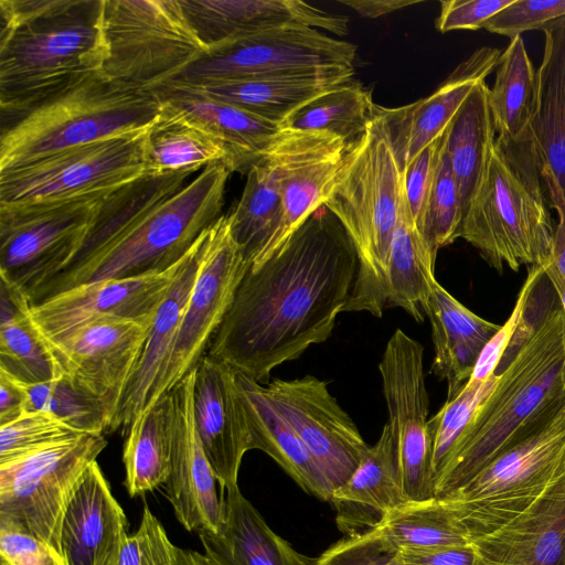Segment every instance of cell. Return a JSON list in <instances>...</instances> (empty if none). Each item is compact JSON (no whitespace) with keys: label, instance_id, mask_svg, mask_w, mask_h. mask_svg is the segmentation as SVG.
Listing matches in <instances>:
<instances>
[{"label":"cell","instance_id":"obj_48","mask_svg":"<svg viewBox=\"0 0 565 565\" xmlns=\"http://www.w3.org/2000/svg\"><path fill=\"white\" fill-rule=\"evenodd\" d=\"M565 15V0H513L483 25L491 33L511 39L530 30H542L551 21Z\"/></svg>","mask_w":565,"mask_h":565},{"label":"cell","instance_id":"obj_44","mask_svg":"<svg viewBox=\"0 0 565 565\" xmlns=\"http://www.w3.org/2000/svg\"><path fill=\"white\" fill-rule=\"evenodd\" d=\"M498 380L499 375L495 374L486 381L468 380L460 392L455 397L446 399L437 414L428 419L433 440L435 484L482 405L493 392Z\"/></svg>","mask_w":565,"mask_h":565},{"label":"cell","instance_id":"obj_7","mask_svg":"<svg viewBox=\"0 0 565 565\" xmlns=\"http://www.w3.org/2000/svg\"><path fill=\"white\" fill-rule=\"evenodd\" d=\"M161 100L103 72L33 108L3 130L0 171L65 149L146 130Z\"/></svg>","mask_w":565,"mask_h":565},{"label":"cell","instance_id":"obj_14","mask_svg":"<svg viewBox=\"0 0 565 565\" xmlns=\"http://www.w3.org/2000/svg\"><path fill=\"white\" fill-rule=\"evenodd\" d=\"M249 267L250 263L232 235L228 216L223 214L207 228L199 273L168 364L147 407L171 392L196 366Z\"/></svg>","mask_w":565,"mask_h":565},{"label":"cell","instance_id":"obj_35","mask_svg":"<svg viewBox=\"0 0 565 565\" xmlns=\"http://www.w3.org/2000/svg\"><path fill=\"white\" fill-rule=\"evenodd\" d=\"M174 434L172 393L161 395L128 427L122 461L125 486L130 497L166 483L171 470Z\"/></svg>","mask_w":565,"mask_h":565},{"label":"cell","instance_id":"obj_4","mask_svg":"<svg viewBox=\"0 0 565 565\" xmlns=\"http://www.w3.org/2000/svg\"><path fill=\"white\" fill-rule=\"evenodd\" d=\"M231 173L223 162L206 166L189 184L136 217L89 256L28 291L29 303L84 284L171 268L222 216Z\"/></svg>","mask_w":565,"mask_h":565},{"label":"cell","instance_id":"obj_43","mask_svg":"<svg viewBox=\"0 0 565 565\" xmlns=\"http://www.w3.org/2000/svg\"><path fill=\"white\" fill-rule=\"evenodd\" d=\"M20 384L25 395V413L50 414L82 434L107 433V411L68 374L62 372L49 381Z\"/></svg>","mask_w":565,"mask_h":565},{"label":"cell","instance_id":"obj_10","mask_svg":"<svg viewBox=\"0 0 565 565\" xmlns=\"http://www.w3.org/2000/svg\"><path fill=\"white\" fill-rule=\"evenodd\" d=\"M146 130L65 149L0 171V204L65 201L109 192L134 181L145 172Z\"/></svg>","mask_w":565,"mask_h":565},{"label":"cell","instance_id":"obj_42","mask_svg":"<svg viewBox=\"0 0 565 565\" xmlns=\"http://www.w3.org/2000/svg\"><path fill=\"white\" fill-rule=\"evenodd\" d=\"M374 113L372 92L352 78L294 111L280 128L327 131L350 145L366 131Z\"/></svg>","mask_w":565,"mask_h":565},{"label":"cell","instance_id":"obj_40","mask_svg":"<svg viewBox=\"0 0 565 565\" xmlns=\"http://www.w3.org/2000/svg\"><path fill=\"white\" fill-rule=\"evenodd\" d=\"M227 216L232 235L252 265L275 235L281 216L277 171L267 149L248 169L242 196Z\"/></svg>","mask_w":565,"mask_h":565},{"label":"cell","instance_id":"obj_19","mask_svg":"<svg viewBox=\"0 0 565 565\" xmlns=\"http://www.w3.org/2000/svg\"><path fill=\"white\" fill-rule=\"evenodd\" d=\"M181 259L162 273L99 280L63 290L30 306L29 317L44 343L103 319L151 322Z\"/></svg>","mask_w":565,"mask_h":565},{"label":"cell","instance_id":"obj_23","mask_svg":"<svg viewBox=\"0 0 565 565\" xmlns=\"http://www.w3.org/2000/svg\"><path fill=\"white\" fill-rule=\"evenodd\" d=\"M127 525L126 514L95 460L77 482L62 518L61 565H117Z\"/></svg>","mask_w":565,"mask_h":565},{"label":"cell","instance_id":"obj_33","mask_svg":"<svg viewBox=\"0 0 565 565\" xmlns=\"http://www.w3.org/2000/svg\"><path fill=\"white\" fill-rule=\"evenodd\" d=\"M199 120L226 147L232 171L247 173L280 131V125L236 106L207 97L191 87L163 83L151 89Z\"/></svg>","mask_w":565,"mask_h":565},{"label":"cell","instance_id":"obj_13","mask_svg":"<svg viewBox=\"0 0 565 565\" xmlns=\"http://www.w3.org/2000/svg\"><path fill=\"white\" fill-rule=\"evenodd\" d=\"M355 54L356 46L350 42L315 28L289 25L209 47L168 82L200 85L281 76L330 65L353 66Z\"/></svg>","mask_w":565,"mask_h":565},{"label":"cell","instance_id":"obj_39","mask_svg":"<svg viewBox=\"0 0 565 565\" xmlns=\"http://www.w3.org/2000/svg\"><path fill=\"white\" fill-rule=\"evenodd\" d=\"M30 303L17 288L1 281L0 370L32 384L62 373L29 317Z\"/></svg>","mask_w":565,"mask_h":565},{"label":"cell","instance_id":"obj_50","mask_svg":"<svg viewBox=\"0 0 565 565\" xmlns=\"http://www.w3.org/2000/svg\"><path fill=\"white\" fill-rule=\"evenodd\" d=\"M315 565H402L398 552L387 546L371 531L347 535L330 545Z\"/></svg>","mask_w":565,"mask_h":565},{"label":"cell","instance_id":"obj_51","mask_svg":"<svg viewBox=\"0 0 565 565\" xmlns=\"http://www.w3.org/2000/svg\"><path fill=\"white\" fill-rule=\"evenodd\" d=\"M1 565H61L53 551L23 526L0 519Z\"/></svg>","mask_w":565,"mask_h":565},{"label":"cell","instance_id":"obj_49","mask_svg":"<svg viewBox=\"0 0 565 565\" xmlns=\"http://www.w3.org/2000/svg\"><path fill=\"white\" fill-rule=\"evenodd\" d=\"M543 275L544 265L530 267L526 279L522 286L509 319L503 326H501L499 331L490 339V341L481 351L469 380L477 382L486 381L495 373L521 323L531 291L535 282Z\"/></svg>","mask_w":565,"mask_h":565},{"label":"cell","instance_id":"obj_25","mask_svg":"<svg viewBox=\"0 0 565 565\" xmlns=\"http://www.w3.org/2000/svg\"><path fill=\"white\" fill-rule=\"evenodd\" d=\"M471 545L472 565H565V478Z\"/></svg>","mask_w":565,"mask_h":565},{"label":"cell","instance_id":"obj_54","mask_svg":"<svg viewBox=\"0 0 565 565\" xmlns=\"http://www.w3.org/2000/svg\"><path fill=\"white\" fill-rule=\"evenodd\" d=\"M402 565H472L475 551L470 544L431 551H398Z\"/></svg>","mask_w":565,"mask_h":565},{"label":"cell","instance_id":"obj_3","mask_svg":"<svg viewBox=\"0 0 565 565\" xmlns=\"http://www.w3.org/2000/svg\"><path fill=\"white\" fill-rule=\"evenodd\" d=\"M456 452L440 472L435 497L461 488L536 420L565 402V313L546 310L502 370Z\"/></svg>","mask_w":565,"mask_h":565},{"label":"cell","instance_id":"obj_1","mask_svg":"<svg viewBox=\"0 0 565 565\" xmlns=\"http://www.w3.org/2000/svg\"><path fill=\"white\" fill-rule=\"evenodd\" d=\"M358 269L342 224L320 206L275 254L249 267L206 354L267 381L274 369L332 334Z\"/></svg>","mask_w":565,"mask_h":565},{"label":"cell","instance_id":"obj_38","mask_svg":"<svg viewBox=\"0 0 565 565\" xmlns=\"http://www.w3.org/2000/svg\"><path fill=\"white\" fill-rule=\"evenodd\" d=\"M370 531L397 552L431 551L471 542L455 513L436 497L397 505Z\"/></svg>","mask_w":565,"mask_h":565},{"label":"cell","instance_id":"obj_27","mask_svg":"<svg viewBox=\"0 0 565 565\" xmlns=\"http://www.w3.org/2000/svg\"><path fill=\"white\" fill-rule=\"evenodd\" d=\"M544 49L529 132L551 207L565 203V15L542 28Z\"/></svg>","mask_w":565,"mask_h":565},{"label":"cell","instance_id":"obj_56","mask_svg":"<svg viewBox=\"0 0 565 565\" xmlns=\"http://www.w3.org/2000/svg\"><path fill=\"white\" fill-rule=\"evenodd\" d=\"M25 413V395L20 382L0 370V425Z\"/></svg>","mask_w":565,"mask_h":565},{"label":"cell","instance_id":"obj_26","mask_svg":"<svg viewBox=\"0 0 565 565\" xmlns=\"http://www.w3.org/2000/svg\"><path fill=\"white\" fill-rule=\"evenodd\" d=\"M206 232L182 257L149 329L138 365L107 433L129 427L145 411L168 364L182 316L201 265Z\"/></svg>","mask_w":565,"mask_h":565},{"label":"cell","instance_id":"obj_9","mask_svg":"<svg viewBox=\"0 0 565 565\" xmlns=\"http://www.w3.org/2000/svg\"><path fill=\"white\" fill-rule=\"evenodd\" d=\"M103 73L153 89L206 53L180 0H105Z\"/></svg>","mask_w":565,"mask_h":565},{"label":"cell","instance_id":"obj_57","mask_svg":"<svg viewBox=\"0 0 565 565\" xmlns=\"http://www.w3.org/2000/svg\"><path fill=\"white\" fill-rule=\"evenodd\" d=\"M361 17L376 19L403 8L420 3V0H339Z\"/></svg>","mask_w":565,"mask_h":565},{"label":"cell","instance_id":"obj_24","mask_svg":"<svg viewBox=\"0 0 565 565\" xmlns=\"http://www.w3.org/2000/svg\"><path fill=\"white\" fill-rule=\"evenodd\" d=\"M180 3L207 49L289 25L323 29L339 36L349 31L347 17L300 0H180Z\"/></svg>","mask_w":565,"mask_h":565},{"label":"cell","instance_id":"obj_21","mask_svg":"<svg viewBox=\"0 0 565 565\" xmlns=\"http://www.w3.org/2000/svg\"><path fill=\"white\" fill-rule=\"evenodd\" d=\"M193 407L196 429L221 491L238 486L250 438L235 370L204 354L194 367Z\"/></svg>","mask_w":565,"mask_h":565},{"label":"cell","instance_id":"obj_45","mask_svg":"<svg viewBox=\"0 0 565 565\" xmlns=\"http://www.w3.org/2000/svg\"><path fill=\"white\" fill-rule=\"evenodd\" d=\"M462 210L449 156L445 131L434 182L425 209L420 232L433 254L459 238Z\"/></svg>","mask_w":565,"mask_h":565},{"label":"cell","instance_id":"obj_36","mask_svg":"<svg viewBox=\"0 0 565 565\" xmlns=\"http://www.w3.org/2000/svg\"><path fill=\"white\" fill-rule=\"evenodd\" d=\"M436 256L417 228L405 191L392 236L387 267V306L399 307L424 321L435 278Z\"/></svg>","mask_w":565,"mask_h":565},{"label":"cell","instance_id":"obj_37","mask_svg":"<svg viewBox=\"0 0 565 565\" xmlns=\"http://www.w3.org/2000/svg\"><path fill=\"white\" fill-rule=\"evenodd\" d=\"M488 94L486 82L478 84L445 130V146L462 216L481 180L497 138Z\"/></svg>","mask_w":565,"mask_h":565},{"label":"cell","instance_id":"obj_55","mask_svg":"<svg viewBox=\"0 0 565 565\" xmlns=\"http://www.w3.org/2000/svg\"><path fill=\"white\" fill-rule=\"evenodd\" d=\"M552 209L556 210L557 224L544 274L555 292H558L565 289V203L558 202Z\"/></svg>","mask_w":565,"mask_h":565},{"label":"cell","instance_id":"obj_11","mask_svg":"<svg viewBox=\"0 0 565 565\" xmlns=\"http://www.w3.org/2000/svg\"><path fill=\"white\" fill-rule=\"evenodd\" d=\"M106 446L103 434H83L1 462L0 519L30 531L60 562L58 533L64 511L84 471Z\"/></svg>","mask_w":565,"mask_h":565},{"label":"cell","instance_id":"obj_47","mask_svg":"<svg viewBox=\"0 0 565 565\" xmlns=\"http://www.w3.org/2000/svg\"><path fill=\"white\" fill-rule=\"evenodd\" d=\"M178 551L161 522L145 504L139 527L127 536L117 565H175Z\"/></svg>","mask_w":565,"mask_h":565},{"label":"cell","instance_id":"obj_18","mask_svg":"<svg viewBox=\"0 0 565 565\" xmlns=\"http://www.w3.org/2000/svg\"><path fill=\"white\" fill-rule=\"evenodd\" d=\"M151 322L103 319L45 343L61 371L103 404L109 426L138 365Z\"/></svg>","mask_w":565,"mask_h":565},{"label":"cell","instance_id":"obj_30","mask_svg":"<svg viewBox=\"0 0 565 565\" xmlns=\"http://www.w3.org/2000/svg\"><path fill=\"white\" fill-rule=\"evenodd\" d=\"M406 501L395 441L386 423L349 480L333 490L330 502L339 529L353 535L372 530L390 510Z\"/></svg>","mask_w":565,"mask_h":565},{"label":"cell","instance_id":"obj_34","mask_svg":"<svg viewBox=\"0 0 565 565\" xmlns=\"http://www.w3.org/2000/svg\"><path fill=\"white\" fill-rule=\"evenodd\" d=\"M143 160L145 174L193 173L214 162H223L232 171L224 143L167 100H161L158 115L146 130Z\"/></svg>","mask_w":565,"mask_h":565},{"label":"cell","instance_id":"obj_53","mask_svg":"<svg viewBox=\"0 0 565 565\" xmlns=\"http://www.w3.org/2000/svg\"><path fill=\"white\" fill-rule=\"evenodd\" d=\"M513 0H444L436 19V29L446 33L455 30H479L497 12Z\"/></svg>","mask_w":565,"mask_h":565},{"label":"cell","instance_id":"obj_16","mask_svg":"<svg viewBox=\"0 0 565 565\" xmlns=\"http://www.w3.org/2000/svg\"><path fill=\"white\" fill-rule=\"evenodd\" d=\"M265 393L307 447L332 490L358 468L369 445L350 415L329 392L327 382L306 375L275 379Z\"/></svg>","mask_w":565,"mask_h":565},{"label":"cell","instance_id":"obj_29","mask_svg":"<svg viewBox=\"0 0 565 565\" xmlns=\"http://www.w3.org/2000/svg\"><path fill=\"white\" fill-rule=\"evenodd\" d=\"M353 75V66L330 65L281 76L184 86L281 125L294 111Z\"/></svg>","mask_w":565,"mask_h":565},{"label":"cell","instance_id":"obj_22","mask_svg":"<svg viewBox=\"0 0 565 565\" xmlns=\"http://www.w3.org/2000/svg\"><path fill=\"white\" fill-rule=\"evenodd\" d=\"M500 55L499 49L480 47L428 97L396 108L377 105L402 173L424 148L444 134L471 90L495 71Z\"/></svg>","mask_w":565,"mask_h":565},{"label":"cell","instance_id":"obj_15","mask_svg":"<svg viewBox=\"0 0 565 565\" xmlns=\"http://www.w3.org/2000/svg\"><path fill=\"white\" fill-rule=\"evenodd\" d=\"M407 500L435 497L429 397L424 375V347L401 329L386 343L379 364Z\"/></svg>","mask_w":565,"mask_h":565},{"label":"cell","instance_id":"obj_31","mask_svg":"<svg viewBox=\"0 0 565 565\" xmlns=\"http://www.w3.org/2000/svg\"><path fill=\"white\" fill-rule=\"evenodd\" d=\"M424 312L430 320L435 351L430 372L447 382L450 399L469 380L481 351L501 326L470 311L437 280Z\"/></svg>","mask_w":565,"mask_h":565},{"label":"cell","instance_id":"obj_59","mask_svg":"<svg viewBox=\"0 0 565 565\" xmlns=\"http://www.w3.org/2000/svg\"><path fill=\"white\" fill-rule=\"evenodd\" d=\"M557 298L559 300V305L565 313V290L556 292Z\"/></svg>","mask_w":565,"mask_h":565},{"label":"cell","instance_id":"obj_12","mask_svg":"<svg viewBox=\"0 0 565 565\" xmlns=\"http://www.w3.org/2000/svg\"><path fill=\"white\" fill-rule=\"evenodd\" d=\"M113 191L56 202L0 204L1 281L25 295L58 273Z\"/></svg>","mask_w":565,"mask_h":565},{"label":"cell","instance_id":"obj_2","mask_svg":"<svg viewBox=\"0 0 565 565\" xmlns=\"http://www.w3.org/2000/svg\"><path fill=\"white\" fill-rule=\"evenodd\" d=\"M104 7L105 0H0L3 116L18 119L103 72Z\"/></svg>","mask_w":565,"mask_h":565},{"label":"cell","instance_id":"obj_5","mask_svg":"<svg viewBox=\"0 0 565 565\" xmlns=\"http://www.w3.org/2000/svg\"><path fill=\"white\" fill-rule=\"evenodd\" d=\"M403 192V173L375 105L366 131L347 145L323 203L342 224L359 258L344 312L366 311L380 318L387 306L390 248Z\"/></svg>","mask_w":565,"mask_h":565},{"label":"cell","instance_id":"obj_17","mask_svg":"<svg viewBox=\"0 0 565 565\" xmlns=\"http://www.w3.org/2000/svg\"><path fill=\"white\" fill-rule=\"evenodd\" d=\"M345 148L342 138L327 131L280 129L267 148L279 182L280 222L270 242L250 266L267 260L323 205Z\"/></svg>","mask_w":565,"mask_h":565},{"label":"cell","instance_id":"obj_32","mask_svg":"<svg viewBox=\"0 0 565 565\" xmlns=\"http://www.w3.org/2000/svg\"><path fill=\"white\" fill-rule=\"evenodd\" d=\"M238 395L249 431L250 450L273 458L307 493L330 501L332 488L305 444L268 399L264 386L236 371Z\"/></svg>","mask_w":565,"mask_h":565},{"label":"cell","instance_id":"obj_8","mask_svg":"<svg viewBox=\"0 0 565 565\" xmlns=\"http://www.w3.org/2000/svg\"><path fill=\"white\" fill-rule=\"evenodd\" d=\"M565 478V402L441 499L470 541L503 526Z\"/></svg>","mask_w":565,"mask_h":565},{"label":"cell","instance_id":"obj_46","mask_svg":"<svg viewBox=\"0 0 565 565\" xmlns=\"http://www.w3.org/2000/svg\"><path fill=\"white\" fill-rule=\"evenodd\" d=\"M83 435L56 417L42 413H24L0 425V463L32 454Z\"/></svg>","mask_w":565,"mask_h":565},{"label":"cell","instance_id":"obj_28","mask_svg":"<svg viewBox=\"0 0 565 565\" xmlns=\"http://www.w3.org/2000/svg\"><path fill=\"white\" fill-rule=\"evenodd\" d=\"M223 522L216 533H199L207 565H315L275 533L238 486L221 491Z\"/></svg>","mask_w":565,"mask_h":565},{"label":"cell","instance_id":"obj_41","mask_svg":"<svg viewBox=\"0 0 565 565\" xmlns=\"http://www.w3.org/2000/svg\"><path fill=\"white\" fill-rule=\"evenodd\" d=\"M488 100L497 137L520 138L529 131L536 96V71L521 35L501 52Z\"/></svg>","mask_w":565,"mask_h":565},{"label":"cell","instance_id":"obj_52","mask_svg":"<svg viewBox=\"0 0 565 565\" xmlns=\"http://www.w3.org/2000/svg\"><path fill=\"white\" fill-rule=\"evenodd\" d=\"M443 135L424 148L403 171L408 205L419 232L434 182L443 143Z\"/></svg>","mask_w":565,"mask_h":565},{"label":"cell","instance_id":"obj_20","mask_svg":"<svg viewBox=\"0 0 565 565\" xmlns=\"http://www.w3.org/2000/svg\"><path fill=\"white\" fill-rule=\"evenodd\" d=\"M193 386L194 369L171 391L174 401V434L171 470L166 482L167 498L177 520L185 530L198 534L216 533L223 522V502L196 429Z\"/></svg>","mask_w":565,"mask_h":565},{"label":"cell","instance_id":"obj_6","mask_svg":"<svg viewBox=\"0 0 565 565\" xmlns=\"http://www.w3.org/2000/svg\"><path fill=\"white\" fill-rule=\"evenodd\" d=\"M550 209L530 132L516 139L497 137L459 237L499 271L542 266L554 237Z\"/></svg>","mask_w":565,"mask_h":565},{"label":"cell","instance_id":"obj_58","mask_svg":"<svg viewBox=\"0 0 565 565\" xmlns=\"http://www.w3.org/2000/svg\"><path fill=\"white\" fill-rule=\"evenodd\" d=\"M175 565H207V562L203 554L196 551L179 547Z\"/></svg>","mask_w":565,"mask_h":565}]
</instances>
